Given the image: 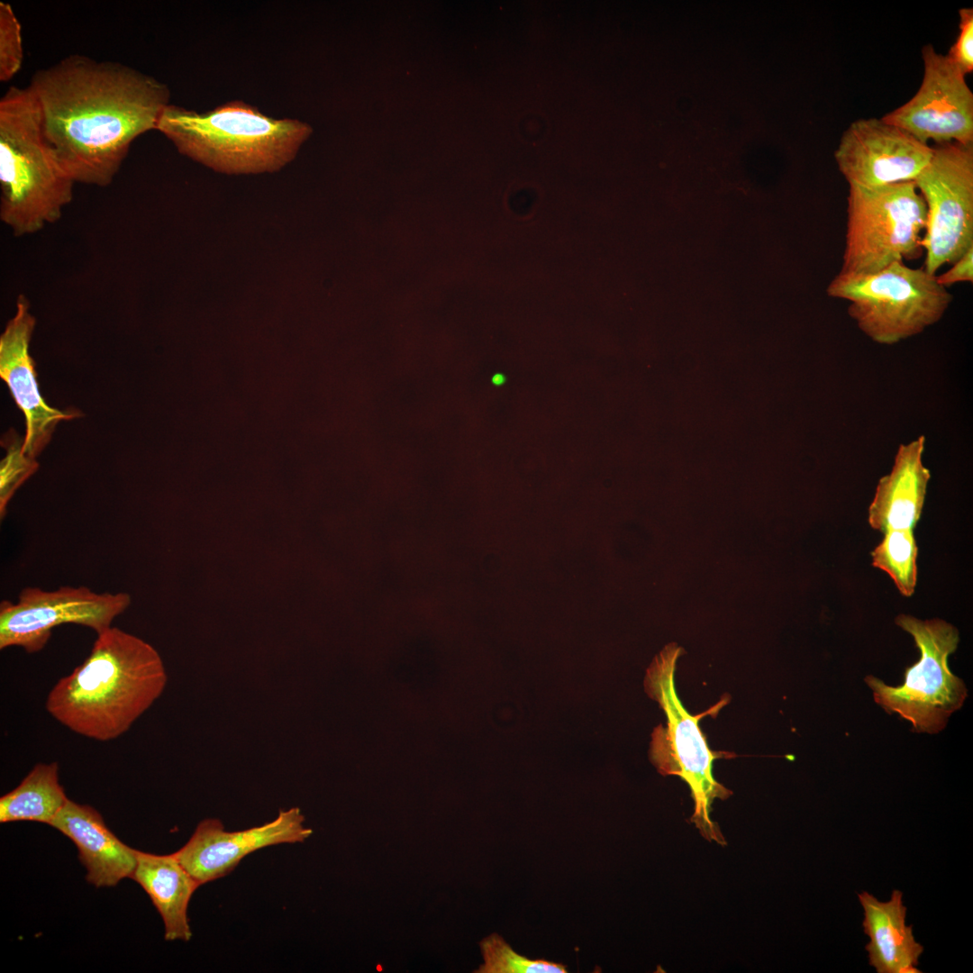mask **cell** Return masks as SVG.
Wrapping results in <instances>:
<instances>
[{"instance_id":"cell-21","label":"cell","mask_w":973,"mask_h":973,"mask_svg":"<svg viewBox=\"0 0 973 973\" xmlns=\"http://www.w3.org/2000/svg\"><path fill=\"white\" fill-rule=\"evenodd\" d=\"M480 949L484 963L477 973H567L563 964L518 954L497 933L483 939Z\"/></svg>"},{"instance_id":"cell-12","label":"cell","mask_w":973,"mask_h":973,"mask_svg":"<svg viewBox=\"0 0 973 973\" xmlns=\"http://www.w3.org/2000/svg\"><path fill=\"white\" fill-rule=\"evenodd\" d=\"M932 154V147L905 130L882 118H869L846 129L834 159L850 186L876 187L914 181Z\"/></svg>"},{"instance_id":"cell-18","label":"cell","mask_w":973,"mask_h":973,"mask_svg":"<svg viewBox=\"0 0 973 973\" xmlns=\"http://www.w3.org/2000/svg\"><path fill=\"white\" fill-rule=\"evenodd\" d=\"M131 878L144 889L160 914L165 940L188 941L192 931L187 907L200 885L175 853L156 855L136 850V866Z\"/></svg>"},{"instance_id":"cell-2","label":"cell","mask_w":973,"mask_h":973,"mask_svg":"<svg viewBox=\"0 0 973 973\" xmlns=\"http://www.w3.org/2000/svg\"><path fill=\"white\" fill-rule=\"evenodd\" d=\"M166 681L158 651L111 626L97 633L85 661L53 686L45 707L70 731L107 741L132 727L162 694Z\"/></svg>"},{"instance_id":"cell-6","label":"cell","mask_w":973,"mask_h":973,"mask_svg":"<svg viewBox=\"0 0 973 973\" xmlns=\"http://www.w3.org/2000/svg\"><path fill=\"white\" fill-rule=\"evenodd\" d=\"M829 296L847 300L859 329L878 344L893 345L938 323L952 301L936 275L895 262L868 274L839 272Z\"/></svg>"},{"instance_id":"cell-17","label":"cell","mask_w":973,"mask_h":973,"mask_svg":"<svg viewBox=\"0 0 973 973\" xmlns=\"http://www.w3.org/2000/svg\"><path fill=\"white\" fill-rule=\"evenodd\" d=\"M863 908L865 946L868 964L878 973H920L917 966L923 946L914 938L913 926L906 925V907L903 893L894 890L890 899L881 902L867 891L858 894Z\"/></svg>"},{"instance_id":"cell-7","label":"cell","mask_w":973,"mask_h":973,"mask_svg":"<svg viewBox=\"0 0 973 973\" xmlns=\"http://www.w3.org/2000/svg\"><path fill=\"white\" fill-rule=\"evenodd\" d=\"M896 623L913 637L921 653L919 660L906 668L900 686H887L873 676L865 681L875 702L888 714L909 721L914 732L937 733L968 696L963 680L948 665L959 641V632L944 620H921L908 614H899Z\"/></svg>"},{"instance_id":"cell-4","label":"cell","mask_w":973,"mask_h":973,"mask_svg":"<svg viewBox=\"0 0 973 973\" xmlns=\"http://www.w3.org/2000/svg\"><path fill=\"white\" fill-rule=\"evenodd\" d=\"M76 182L62 167L42 127L29 86L0 99V217L16 236L58 221Z\"/></svg>"},{"instance_id":"cell-10","label":"cell","mask_w":973,"mask_h":973,"mask_svg":"<svg viewBox=\"0 0 973 973\" xmlns=\"http://www.w3.org/2000/svg\"><path fill=\"white\" fill-rule=\"evenodd\" d=\"M130 605L131 596L125 592L96 593L86 587L68 586L51 591L26 587L17 603L0 604V649L18 646L28 653L38 652L52 630L67 623L100 633Z\"/></svg>"},{"instance_id":"cell-1","label":"cell","mask_w":973,"mask_h":973,"mask_svg":"<svg viewBox=\"0 0 973 973\" xmlns=\"http://www.w3.org/2000/svg\"><path fill=\"white\" fill-rule=\"evenodd\" d=\"M28 86L62 167L76 183L97 186L110 185L132 143L156 130L170 98L152 76L79 54L38 69Z\"/></svg>"},{"instance_id":"cell-16","label":"cell","mask_w":973,"mask_h":973,"mask_svg":"<svg viewBox=\"0 0 973 973\" xmlns=\"http://www.w3.org/2000/svg\"><path fill=\"white\" fill-rule=\"evenodd\" d=\"M924 449L923 435L898 447L891 471L878 480L868 506L871 528L884 533L916 526L931 478L923 461Z\"/></svg>"},{"instance_id":"cell-3","label":"cell","mask_w":973,"mask_h":973,"mask_svg":"<svg viewBox=\"0 0 973 973\" xmlns=\"http://www.w3.org/2000/svg\"><path fill=\"white\" fill-rule=\"evenodd\" d=\"M156 131L181 154L228 174L278 170L312 132L305 123L269 117L242 101L204 113L169 104Z\"/></svg>"},{"instance_id":"cell-23","label":"cell","mask_w":973,"mask_h":973,"mask_svg":"<svg viewBox=\"0 0 973 973\" xmlns=\"http://www.w3.org/2000/svg\"><path fill=\"white\" fill-rule=\"evenodd\" d=\"M22 443L8 447V452L0 467V514L5 516L6 506L16 489L31 477L39 467L35 459L22 452Z\"/></svg>"},{"instance_id":"cell-5","label":"cell","mask_w":973,"mask_h":973,"mask_svg":"<svg viewBox=\"0 0 973 973\" xmlns=\"http://www.w3.org/2000/svg\"><path fill=\"white\" fill-rule=\"evenodd\" d=\"M685 653L677 643L668 644L647 669L644 687L647 694L664 711L667 724H659L652 732L650 759L663 776H677L689 787L694 802L690 822L708 841L726 845L719 825L711 819V806L715 799L725 800L732 791L713 776V762L735 754L712 750L699 721L715 715L728 703L722 699L698 714H691L682 705L675 687V671L678 658Z\"/></svg>"},{"instance_id":"cell-25","label":"cell","mask_w":973,"mask_h":973,"mask_svg":"<svg viewBox=\"0 0 973 973\" xmlns=\"http://www.w3.org/2000/svg\"><path fill=\"white\" fill-rule=\"evenodd\" d=\"M937 282L947 287L956 283L973 281V247L968 249L951 267L936 276Z\"/></svg>"},{"instance_id":"cell-13","label":"cell","mask_w":973,"mask_h":973,"mask_svg":"<svg viewBox=\"0 0 973 973\" xmlns=\"http://www.w3.org/2000/svg\"><path fill=\"white\" fill-rule=\"evenodd\" d=\"M297 807L281 810L276 819L241 831H225L218 819L203 820L176 857L201 886L223 878L249 854L277 844L303 842L313 830Z\"/></svg>"},{"instance_id":"cell-14","label":"cell","mask_w":973,"mask_h":973,"mask_svg":"<svg viewBox=\"0 0 973 973\" xmlns=\"http://www.w3.org/2000/svg\"><path fill=\"white\" fill-rule=\"evenodd\" d=\"M35 323L28 300L19 296L15 314L0 336V377L24 414L26 434L22 452L32 459L49 443L59 422L76 416L75 413L50 406L40 393L34 362L29 352Z\"/></svg>"},{"instance_id":"cell-19","label":"cell","mask_w":973,"mask_h":973,"mask_svg":"<svg viewBox=\"0 0 973 973\" xmlns=\"http://www.w3.org/2000/svg\"><path fill=\"white\" fill-rule=\"evenodd\" d=\"M68 800L59 782L58 763H38L14 789L1 796L0 822L33 821L50 825Z\"/></svg>"},{"instance_id":"cell-8","label":"cell","mask_w":973,"mask_h":973,"mask_svg":"<svg viewBox=\"0 0 973 973\" xmlns=\"http://www.w3.org/2000/svg\"><path fill=\"white\" fill-rule=\"evenodd\" d=\"M926 206L914 181L850 186L841 273L878 272L918 255Z\"/></svg>"},{"instance_id":"cell-11","label":"cell","mask_w":973,"mask_h":973,"mask_svg":"<svg viewBox=\"0 0 973 973\" xmlns=\"http://www.w3.org/2000/svg\"><path fill=\"white\" fill-rule=\"evenodd\" d=\"M923 77L916 94L882 119L921 142L973 145V93L965 76L932 45L922 50Z\"/></svg>"},{"instance_id":"cell-24","label":"cell","mask_w":973,"mask_h":973,"mask_svg":"<svg viewBox=\"0 0 973 973\" xmlns=\"http://www.w3.org/2000/svg\"><path fill=\"white\" fill-rule=\"evenodd\" d=\"M959 14V32L947 58L965 76L973 71V9L962 8Z\"/></svg>"},{"instance_id":"cell-15","label":"cell","mask_w":973,"mask_h":973,"mask_svg":"<svg viewBox=\"0 0 973 973\" xmlns=\"http://www.w3.org/2000/svg\"><path fill=\"white\" fill-rule=\"evenodd\" d=\"M50 826L75 843L88 883L97 887H114L131 878L136 866V850L121 841L92 806L68 799Z\"/></svg>"},{"instance_id":"cell-9","label":"cell","mask_w":973,"mask_h":973,"mask_svg":"<svg viewBox=\"0 0 973 973\" xmlns=\"http://www.w3.org/2000/svg\"><path fill=\"white\" fill-rule=\"evenodd\" d=\"M914 183L926 206L921 246L931 275L973 247V145L944 142Z\"/></svg>"},{"instance_id":"cell-22","label":"cell","mask_w":973,"mask_h":973,"mask_svg":"<svg viewBox=\"0 0 973 973\" xmlns=\"http://www.w3.org/2000/svg\"><path fill=\"white\" fill-rule=\"evenodd\" d=\"M23 60L21 24L10 4L0 2V80L12 79Z\"/></svg>"},{"instance_id":"cell-20","label":"cell","mask_w":973,"mask_h":973,"mask_svg":"<svg viewBox=\"0 0 973 973\" xmlns=\"http://www.w3.org/2000/svg\"><path fill=\"white\" fill-rule=\"evenodd\" d=\"M871 551L872 566L885 571L901 595H914L917 581L918 548L914 530H889Z\"/></svg>"}]
</instances>
